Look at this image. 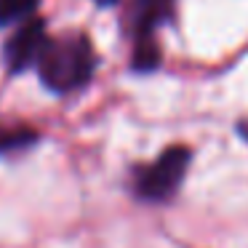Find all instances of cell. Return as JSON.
Wrapping results in <instances>:
<instances>
[{
    "instance_id": "obj_7",
    "label": "cell",
    "mask_w": 248,
    "mask_h": 248,
    "mask_svg": "<svg viewBox=\"0 0 248 248\" xmlns=\"http://www.w3.org/2000/svg\"><path fill=\"white\" fill-rule=\"evenodd\" d=\"M38 139L32 128H0V152L22 150Z\"/></svg>"
},
{
    "instance_id": "obj_5",
    "label": "cell",
    "mask_w": 248,
    "mask_h": 248,
    "mask_svg": "<svg viewBox=\"0 0 248 248\" xmlns=\"http://www.w3.org/2000/svg\"><path fill=\"white\" fill-rule=\"evenodd\" d=\"M160 64V48L152 40V35L136 38V48H134V67L139 72H150Z\"/></svg>"
},
{
    "instance_id": "obj_6",
    "label": "cell",
    "mask_w": 248,
    "mask_h": 248,
    "mask_svg": "<svg viewBox=\"0 0 248 248\" xmlns=\"http://www.w3.org/2000/svg\"><path fill=\"white\" fill-rule=\"evenodd\" d=\"M38 0H0V27L24 22L35 11Z\"/></svg>"
},
{
    "instance_id": "obj_3",
    "label": "cell",
    "mask_w": 248,
    "mask_h": 248,
    "mask_svg": "<svg viewBox=\"0 0 248 248\" xmlns=\"http://www.w3.org/2000/svg\"><path fill=\"white\" fill-rule=\"evenodd\" d=\"M48 38H46L43 22H27L6 46V64L11 67V72L30 70L32 64H38V59L43 56Z\"/></svg>"
},
{
    "instance_id": "obj_4",
    "label": "cell",
    "mask_w": 248,
    "mask_h": 248,
    "mask_svg": "<svg viewBox=\"0 0 248 248\" xmlns=\"http://www.w3.org/2000/svg\"><path fill=\"white\" fill-rule=\"evenodd\" d=\"M173 14V0H134L131 8V27L136 38L152 35V30L168 22Z\"/></svg>"
},
{
    "instance_id": "obj_2",
    "label": "cell",
    "mask_w": 248,
    "mask_h": 248,
    "mask_svg": "<svg viewBox=\"0 0 248 248\" xmlns=\"http://www.w3.org/2000/svg\"><path fill=\"white\" fill-rule=\"evenodd\" d=\"M189 166V150L184 147H171L157 157L152 166L141 168L136 173V192L144 200H168L179 189L184 173Z\"/></svg>"
},
{
    "instance_id": "obj_8",
    "label": "cell",
    "mask_w": 248,
    "mask_h": 248,
    "mask_svg": "<svg viewBox=\"0 0 248 248\" xmlns=\"http://www.w3.org/2000/svg\"><path fill=\"white\" fill-rule=\"evenodd\" d=\"M99 6H112V3H118V0H96Z\"/></svg>"
},
{
    "instance_id": "obj_1",
    "label": "cell",
    "mask_w": 248,
    "mask_h": 248,
    "mask_svg": "<svg viewBox=\"0 0 248 248\" xmlns=\"http://www.w3.org/2000/svg\"><path fill=\"white\" fill-rule=\"evenodd\" d=\"M96 56L86 38L67 35L59 40H48L43 56L38 59L40 80L56 93H67L83 88L93 75Z\"/></svg>"
},
{
    "instance_id": "obj_9",
    "label": "cell",
    "mask_w": 248,
    "mask_h": 248,
    "mask_svg": "<svg viewBox=\"0 0 248 248\" xmlns=\"http://www.w3.org/2000/svg\"><path fill=\"white\" fill-rule=\"evenodd\" d=\"M246 136H248V131H246Z\"/></svg>"
}]
</instances>
